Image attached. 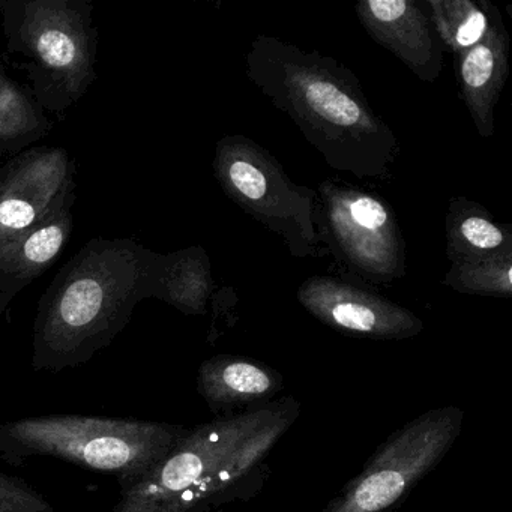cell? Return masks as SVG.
I'll return each instance as SVG.
<instances>
[{
    "label": "cell",
    "instance_id": "obj_1",
    "mask_svg": "<svg viewBox=\"0 0 512 512\" xmlns=\"http://www.w3.org/2000/svg\"><path fill=\"white\" fill-rule=\"evenodd\" d=\"M245 74L331 169L362 181L391 175L397 137L346 65L274 35H257L245 55Z\"/></svg>",
    "mask_w": 512,
    "mask_h": 512
},
{
    "label": "cell",
    "instance_id": "obj_2",
    "mask_svg": "<svg viewBox=\"0 0 512 512\" xmlns=\"http://www.w3.org/2000/svg\"><path fill=\"white\" fill-rule=\"evenodd\" d=\"M163 256L130 238H95L80 248L41 296L34 370L79 367L109 347L137 305L155 298Z\"/></svg>",
    "mask_w": 512,
    "mask_h": 512
},
{
    "label": "cell",
    "instance_id": "obj_3",
    "mask_svg": "<svg viewBox=\"0 0 512 512\" xmlns=\"http://www.w3.org/2000/svg\"><path fill=\"white\" fill-rule=\"evenodd\" d=\"M295 413L262 407L190 428L187 436L130 487L113 512H203L263 460Z\"/></svg>",
    "mask_w": 512,
    "mask_h": 512
},
{
    "label": "cell",
    "instance_id": "obj_4",
    "mask_svg": "<svg viewBox=\"0 0 512 512\" xmlns=\"http://www.w3.org/2000/svg\"><path fill=\"white\" fill-rule=\"evenodd\" d=\"M190 428L109 416H32L0 424V460L22 466L32 457H56L110 473L127 488L151 472Z\"/></svg>",
    "mask_w": 512,
    "mask_h": 512
},
{
    "label": "cell",
    "instance_id": "obj_5",
    "mask_svg": "<svg viewBox=\"0 0 512 512\" xmlns=\"http://www.w3.org/2000/svg\"><path fill=\"white\" fill-rule=\"evenodd\" d=\"M7 53L44 112L62 116L97 79L98 35L89 0H0Z\"/></svg>",
    "mask_w": 512,
    "mask_h": 512
},
{
    "label": "cell",
    "instance_id": "obj_6",
    "mask_svg": "<svg viewBox=\"0 0 512 512\" xmlns=\"http://www.w3.org/2000/svg\"><path fill=\"white\" fill-rule=\"evenodd\" d=\"M212 169L223 193L245 214L283 239L290 256H325L317 232V193L298 185L277 158L242 134L215 146Z\"/></svg>",
    "mask_w": 512,
    "mask_h": 512
},
{
    "label": "cell",
    "instance_id": "obj_7",
    "mask_svg": "<svg viewBox=\"0 0 512 512\" xmlns=\"http://www.w3.org/2000/svg\"><path fill=\"white\" fill-rule=\"evenodd\" d=\"M316 193L320 242L341 266L367 283L389 284L406 277V239L385 199L331 179Z\"/></svg>",
    "mask_w": 512,
    "mask_h": 512
},
{
    "label": "cell",
    "instance_id": "obj_8",
    "mask_svg": "<svg viewBox=\"0 0 512 512\" xmlns=\"http://www.w3.org/2000/svg\"><path fill=\"white\" fill-rule=\"evenodd\" d=\"M458 407L434 409L388 437L325 512H385L445 457L461 431Z\"/></svg>",
    "mask_w": 512,
    "mask_h": 512
},
{
    "label": "cell",
    "instance_id": "obj_9",
    "mask_svg": "<svg viewBox=\"0 0 512 512\" xmlns=\"http://www.w3.org/2000/svg\"><path fill=\"white\" fill-rule=\"evenodd\" d=\"M76 199V163L64 148H32L0 166V241L40 226Z\"/></svg>",
    "mask_w": 512,
    "mask_h": 512
},
{
    "label": "cell",
    "instance_id": "obj_10",
    "mask_svg": "<svg viewBox=\"0 0 512 512\" xmlns=\"http://www.w3.org/2000/svg\"><path fill=\"white\" fill-rule=\"evenodd\" d=\"M299 304L320 322L343 334L373 340L416 337L424 323L412 311L341 278H307L296 293Z\"/></svg>",
    "mask_w": 512,
    "mask_h": 512
},
{
    "label": "cell",
    "instance_id": "obj_11",
    "mask_svg": "<svg viewBox=\"0 0 512 512\" xmlns=\"http://www.w3.org/2000/svg\"><path fill=\"white\" fill-rule=\"evenodd\" d=\"M356 17L374 43L388 50L421 82L443 71V49L424 0H362Z\"/></svg>",
    "mask_w": 512,
    "mask_h": 512
},
{
    "label": "cell",
    "instance_id": "obj_12",
    "mask_svg": "<svg viewBox=\"0 0 512 512\" xmlns=\"http://www.w3.org/2000/svg\"><path fill=\"white\" fill-rule=\"evenodd\" d=\"M511 38L497 11L485 37L455 55L460 97L482 139L494 136V110L509 76Z\"/></svg>",
    "mask_w": 512,
    "mask_h": 512
},
{
    "label": "cell",
    "instance_id": "obj_13",
    "mask_svg": "<svg viewBox=\"0 0 512 512\" xmlns=\"http://www.w3.org/2000/svg\"><path fill=\"white\" fill-rule=\"evenodd\" d=\"M73 230V206H68L40 226L0 241V319L19 293L55 263Z\"/></svg>",
    "mask_w": 512,
    "mask_h": 512
},
{
    "label": "cell",
    "instance_id": "obj_14",
    "mask_svg": "<svg viewBox=\"0 0 512 512\" xmlns=\"http://www.w3.org/2000/svg\"><path fill=\"white\" fill-rule=\"evenodd\" d=\"M283 379L265 364L241 356L220 355L203 362L197 389L214 412L268 400Z\"/></svg>",
    "mask_w": 512,
    "mask_h": 512
},
{
    "label": "cell",
    "instance_id": "obj_15",
    "mask_svg": "<svg viewBox=\"0 0 512 512\" xmlns=\"http://www.w3.org/2000/svg\"><path fill=\"white\" fill-rule=\"evenodd\" d=\"M446 257L451 265L479 262L512 251V227L499 223L479 203L449 200L445 220Z\"/></svg>",
    "mask_w": 512,
    "mask_h": 512
},
{
    "label": "cell",
    "instance_id": "obj_16",
    "mask_svg": "<svg viewBox=\"0 0 512 512\" xmlns=\"http://www.w3.org/2000/svg\"><path fill=\"white\" fill-rule=\"evenodd\" d=\"M214 290L212 265L202 247L164 254L155 298L191 316L206 313Z\"/></svg>",
    "mask_w": 512,
    "mask_h": 512
},
{
    "label": "cell",
    "instance_id": "obj_17",
    "mask_svg": "<svg viewBox=\"0 0 512 512\" xmlns=\"http://www.w3.org/2000/svg\"><path fill=\"white\" fill-rule=\"evenodd\" d=\"M442 49L452 55L478 44L499 8L488 0H424Z\"/></svg>",
    "mask_w": 512,
    "mask_h": 512
},
{
    "label": "cell",
    "instance_id": "obj_18",
    "mask_svg": "<svg viewBox=\"0 0 512 512\" xmlns=\"http://www.w3.org/2000/svg\"><path fill=\"white\" fill-rule=\"evenodd\" d=\"M52 130V122L37 101L19 83L5 79L0 91V152L20 154L26 146L44 139Z\"/></svg>",
    "mask_w": 512,
    "mask_h": 512
},
{
    "label": "cell",
    "instance_id": "obj_19",
    "mask_svg": "<svg viewBox=\"0 0 512 512\" xmlns=\"http://www.w3.org/2000/svg\"><path fill=\"white\" fill-rule=\"evenodd\" d=\"M443 286L464 295L512 298V251L472 263L451 265Z\"/></svg>",
    "mask_w": 512,
    "mask_h": 512
},
{
    "label": "cell",
    "instance_id": "obj_20",
    "mask_svg": "<svg viewBox=\"0 0 512 512\" xmlns=\"http://www.w3.org/2000/svg\"><path fill=\"white\" fill-rule=\"evenodd\" d=\"M0 512H55V508L28 482L0 472Z\"/></svg>",
    "mask_w": 512,
    "mask_h": 512
},
{
    "label": "cell",
    "instance_id": "obj_21",
    "mask_svg": "<svg viewBox=\"0 0 512 512\" xmlns=\"http://www.w3.org/2000/svg\"><path fill=\"white\" fill-rule=\"evenodd\" d=\"M5 79H7V76H5L2 71H0V91H2V88H4Z\"/></svg>",
    "mask_w": 512,
    "mask_h": 512
},
{
    "label": "cell",
    "instance_id": "obj_22",
    "mask_svg": "<svg viewBox=\"0 0 512 512\" xmlns=\"http://www.w3.org/2000/svg\"><path fill=\"white\" fill-rule=\"evenodd\" d=\"M4 157V154H2V152H0V158Z\"/></svg>",
    "mask_w": 512,
    "mask_h": 512
}]
</instances>
